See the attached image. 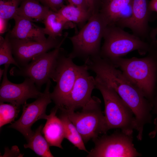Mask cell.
I'll return each mask as SVG.
<instances>
[{
  "instance_id": "obj_10",
  "label": "cell",
  "mask_w": 157,
  "mask_h": 157,
  "mask_svg": "<svg viewBox=\"0 0 157 157\" xmlns=\"http://www.w3.org/2000/svg\"><path fill=\"white\" fill-rule=\"evenodd\" d=\"M9 64L4 65L3 79L0 87V102H8L19 107L30 98L37 99L42 96L35 83L30 78H26L22 83L16 84L8 80L7 72Z\"/></svg>"
},
{
  "instance_id": "obj_31",
  "label": "cell",
  "mask_w": 157,
  "mask_h": 157,
  "mask_svg": "<svg viewBox=\"0 0 157 157\" xmlns=\"http://www.w3.org/2000/svg\"><path fill=\"white\" fill-rule=\"evenodd\" d=\"M157 35V27L151 30L150 32L149 36L151 41L155 40L156 39Z\"/></svg>"
},
{
  "instance_id": "obj_11",
  "label": "cell",
  "mask_w": 157,
  "mask_h": 157,
  "mask_svg": "<svg viewBox=\"0 0 157 157\" xmlns=\"http://www.w3.org/2000/svg\"><path fill=\"white\" fill-rule=\"evenodd\" d=\"M68 33H66L61 40L48 37L46 40L42 42L10 39L14 58L20 67H24L35 57L63 43Z\"/></svg>"
},
{
  "instance_id": "obj_20",
  "label": "cell",
  "mask_w": 157,
  "mask_h": 157,
  "mask_svg": "<svg viewBox=\"0 0 157 157\" xmlns=\"http://www.w3.org/2000/svg\"><path fill=\"white\" fill-rule=\"evenodd\" d=\"M43 127L42 125L38 127L34 132L31 137L27 140L28 143L24 144V147L31 149L41 157H54L50 150L49 143L42 134Z\"/></svg>"
},
{
  "instance_id": "obj_22",
  "label": "cell",
  "mask_w": 157,
  "mask_h": 157,
  "mask_svg": "<svg viewBox=\"0 0 157 157\" xmlns=\"http://www.w3.org/2000/svg\"><path fill=\"white\" fill-rule=\"evenodd\" d=\"M11 44L10 40L9 33L5 38L1 36L0 38V65L12 64L18 68L21 67L12 56Z\"/></svg>"
},
{
  "instance_id": "obj_27",
  "label": "cell",
  "mask_w": 157,
  "mask_h": 157,
  "mask_svg": "<svg viewBox=\"0 0 157 157\" xmlns=\"http://www.w3.org/2000/svg\"><path fill=\"white\" fill-rule=\"evenodd\" d=\"M47 1L50 9L56 12L64 5V0H47Z\"/></svg>"
},
{
  "instance_id": "obj_13",
  "label": "cell",
  "mask_w": 157,
  "mask_h": 157,
  "mask_svg": "<svg viewBox=\"0 0 157 157\" xmlns=\"http://www.w3.org/2000/svg\"><path fill=\"white\" fill-rule=\"evenodd\" d=\"M147 0H133L132 12L129 18L120 21L115 25L122 28L130 29L133 34L144 40L149 39V26L151 13Z\"/></svg>"
},
{
  "instance_id": "obj_17",
  "label": "cell",
  "mask_w": 157,
  "mask_h": 157,
  "mask_svg": "<svg viewBox=\"0 0 157 157\" xmlns=\"http://www.w3.org/2000/svg\"><path fill=\"white\" fill-rule=\"evenodd\" d=\"M43 22L45 25L44 28L45 34L54 39L61 36L64 29L74 27L72 22H66L57 12L50 9Z\"/></svg>"
},
{
  "instance_id": "obj_33",
  "label": "cell",
  "mask_w": 157,
  "mask_h": 157,
  "mask_svg": "<svg viewBox=\"0 0 157 157\" xmlns=\"http://www.w3.org/2000/svg\"><path fill=\"white\" fill-rule=\"evenodd\" d=\"M108 0H99L102 6L108 1Z\"/></svg>"
},
{
  "instance_id": "obj_16",
  "label": "cell",
  "mask_w": 157,
  "mask_h": 157,
  "mask_svg": "<svg viewBox=\"0 0 157 157\" xmlns=\"http://www.w3.org/2000/svg\"><path fill=\"white\" fill-rule=\"evenodd\" d=\"M58 108H53L48 116L47 122L42 130L50 146H54L63 149L61 144L65 138L64 128L59 117L56 115Z\"/></svg>"
},
{
  "instance_id": "obj_24",
  "label": "cell",
  "mask_w": 157,
  "mask_h": 157,
  "mask_svg": "<svg viewBox=\"0 0 157 157\" xmlns=\"http://www.w3.org/2000/svg\"><path fill=\"white\" fill-rule=\"evenodd\" d=\"M22 0H0V17L8 20L14 19Z\"/></svg>"
},
{
  "instance_id": "obj_7",
  "label": "cell",
  "mask_w": 157,
  "mask_h": 157,
  "mask_svg": "<svg viewBox=\"0 0 157 157\" xmlns=\"http://www.w3.org/2000/svg\"><path fill=\"white\" fill-rule=\"evenodd\" d=\"M62 43L52 51L41 54L34 58L27 65L17 69L13 67L10 74L31 79L40 89L44 84L52 79L55 71Z\"/></svg>"
},
{
  "instance_id": "obj_8",
  "label": "cell",
  "mask_w": 157,
  "mask_h": 157,
  "mask_svg": "<svg viewBox=\"0 0 157 157\" xmlns=\"http://www.w3.org/2000/svg\"><path fill=\"white\" fill-rule=\"evenodd\" d=\"M133 134L121 131L93 140L94 147L88 153L89 157H136L141 154L135 147Z\"/></svg>"
},
{
  "instance_id": "obj_6",
  "label": "cell",
  "mask_w": 157,
  "mask_h": 157,
  "mask_svg": "<svg viewBox=\"0 0 157 157\" xmlns=\"http://www.w3.org/2000/svg\"><path fill=\"white\" fill-rule=\"evenodd\" d=\"M62 51L52 78L56 85L50 94L55 106L60 110L65 107L81 67L74 64L68 55L62 53Z\"/></svg>"
},
{
  "instance_id": "obj_18",
  "label": "cell",
  "mask_w": 157,
  "mask_h": 157,
  "mask_svg": "<svg viewBox=\"0 0 157 157\" xmlns=\"http://www.w3.org/2000/svg\"><path fill=\"white\" fill-rule=\"evenodd\" d=\"M47 6H43L36 0H22L18 7L17 15L32 21L44 20L50 9Z\"/></svg>"
},
{
  "instance_id": "obj_28",
  "label": "cell",
  "mask_w": 157,
  "mask_h": 157,
  "mask_svg": "<svg viewBox=\"0 0 157 157\" xmlns=\"http://www.w3.org/2000/svg\"><path fill=\"white\" fill-rule=\"evenodd\" d=\"M67 1L68 2L69 4L74 5L84 10H89L85 0H67Z\"/></svg>"
},
{
  "instance_id": "obj_29",
  "label": "cell",
  "mask_w": 157,
  "mask_h": 157,
  "mask_svg": "<svg viewBox=\"0 0 157 157\" xmlns=\"http://www.w3.org/2000/svg\"><path fill=\"white\" fill-rule=\"evenodd\" d=\"M8 20L0 17V34L4 33L7 29Z\"/></svg>"
},
{
  "instance_id": "obj_14",
  "label": "cell",
  "mask_w": 157,
  "mask_h": 157,
  "mask_svg": "<svg viewBox=\"0 0 157 157\" xmlns=\"http://www.w3.org/2000/svg\"><path fill=\"white\" fill-rule=\"evenodd\" d=\"M15 26L9 33L11 38L42 42L46 40L44 28L40 27L28 18L17 15Z\"/></svg>"
},
{
  "instance_id": "obj_15",
  "label": "cell",
  "mask_w": 157,
  "mask_h": 157,
  "mask_svg": "<svg viewBox=\"0 0 157 157\" xmlns=\"http://www.w3.org/2000/svg\"><path fill=\"white\" fill-rule=\"evenodd\" d=\"M133 0H108L99 12L107 25H115L118 22L129 17L132 12Z\"/></svg>"
},
{
  "instance_id": "obj_4",
  "label": "cell",
  "mask_w": 157,
  "mask_h": 157,
  "mask_svg": "<svg viewBox=\"0 0 157 157\" xmlns=\"http://www.w3.org/2000/svg\"><path fill=\"white\" fill-rule=\"evenodd\" d=\"M107 24L99 12L92 14L78 33L69 37L73 45L68 56L80 58L85 62L99 55L101 42Z\"/></svg>"
},
{
  "instance_id": "obj_23",
  "label": "cell",
  "mask_w": 157,
  "mask_h": 157,
  "mask_svg": "<svg viewBox=\"0 0 157 157\" xmlns=\"http://www.w3.org/2000/svg\"><path fill=\"white\" fill-rule=\"evenodd\" d=\"M19 108L10 104H0V127L11 123L17 117L19 111Z\"/></svg>"
},
{
  "instance_id": "obj_34",
  "label": "cell",
  "mask_w": 157,
  "mask_h": 157,
  "mask_svg": "<svg viewBox=\"0 0 157 157\" xmlns=\"http://www.w3.org/2000/svg\"><path fill=\"white\" fill-rule=\"evenodd\" d=\"M42 3L45 4L46 6H47V0H39Z\"/></svg>"
},
{
  "instance_id": "obj_30",
  "label": "cell",
  "mask_w": 157,
  "mask_h": 157,
  "mask_svg": "<svg viewBox=\"0 0 157 157\" xmlns=\"http://www.w3.org/2000/svg\"><path fill=\"white\" fill-rule=\"evenodd\" d=\"M148 6L150 11L157 13V0H151L148 4Z\"/></svg>"
},
{
  "instance_id": "obj_3",
  "label": "cell",
  "mask_w": 157,
  "mask_h": 157,
  "mask_svg": "<svg viewBox=\"0 0 157 157\" xmlns=\"http://www.w3.org/2000/svg\"><path fill=\"white\" fill-rule=\"evenodd\" d=\"M103 38L104 41L100 56L110 62L134 51L140 55H145L150 46V42L130 34L115 25L107 26Z\"/></svg>"
},
{
  "instance_id": "obj_26",
  "label": "cell",
  "mask_w": 157,
  "mask_h": 157,
  "mask_svg": "<svg viewBox=\"0 0 157 157\" xmlns=\"http://www.w3.org/2000/svg\"><path fill=\"white\" fill-rule=\"evenodd\" d=\"M89 10L92 15L99 12L101 8V4L99 0H85Z\"/></svg>"
},
{
  "instance_id": "obj_1",
  "label": "cell",
  "mask_w": 157,
  "mask_h": 157,
  "mask_svg": "<svg viewBox=\"0 0 157 157\" xmlns=\"http://www.w3.org/2000/svg\"><path fill=\"white\" fill-rule=\"evenodd\" d=\"M145 57L117 58L112 63L152 104L157 88V39L150 43Z\"/></svg>"
},
{
  "instance_id": "obj_9",
  "label": "cell",
  "mask_w": 157,
  "mask_h": 157,
  "mask_svg": "<svg viewBox=\"0 0 157 157\" xmlns=\"http://www.w3.org/2000/svg\"><path fill=\"white\" fill-rule=\"evenodd\" d=\"M51 83L49 80L46 83L42 95L35 101L29 104L26 102L23 105L21 117L8 126L19 131L27 140L33 133L31 129L33 124L39 119H47L48 115L46 113V108L52 100L49 91Z\"/></svg>"
},
{
  "instance_id": "obj_19",
  "label": "cell",
  "mask_w": 157,
  "mask_h": 157,
  "mask_svg": "<svg viewBox=\"0 0 157 157\" xmlns=\"http://www.w3.org/2000/svg\"><path fill=\"white\" fill-rule=\"evenodd\" d=\"M57 13L66 22H73L83 26L92 15L89 10H84L70 4L64 5Z\"/></svg>"
},
{
  "instance_id": "obj_2",
  "label": "cell",
  "mask_w": 157,
  "mask_h": 157,
  "mask_svg": "<svg viewBox=\"0 0 157 157\" xmlns=\"http://www.w3.org/2000/svg\"><path fill=\"white\" fill-rule=\"evenodd\" d=\"M95 80V88L100 91L104 101L107 131L119 129L127 134H133L135 120L132 110L111 87L96 76Z\"/></svg>"
},
{
  "instance_id": "obj_25",
  "label": "cell",
  "mask_w": 157,
  "mask_h": 157,
  "mask_svg": "<svg viewBox=\"0 0 157 157\" xmlns=\"http://www.w3.org/2000/svg\"><path fill=\"white\" fill-rule=\"evenodd\" d=\"M152 105L153 109L156 114V117L154 121L155 125L154 129L149 134V137L151 138H154L157 134V88L152 102Z\"/></svg>"
},
{
  "instance_id": "obj_32",
  "label": "cell",
  "mask_w": 157,
  "mask_h": 157,
  "mask_svg": "<svg viewBox=\"0 0 157 157\" xmlns=\"http://www.w3.org/2000/svg\"><path fill=\"white\" fill-rule=\"evenodd\" d=\"M4 71V69H0V80H1V77L3 75Z\"/></svg>"
},
{
  "instance_id": "obj_12",
  "label": "cell",
  "mask_w": 157,
  "mask_h": 157,
  "mask_svg": "<svg viewBox=\"0 0 157 157\" xmlns=\"http://www.w3.org/2000/svg\"><path fill=\"white\" fill-rule=\"evenodd\" d=\"M85 64L81 67L64 108L60 110L75 111L82 108L91 99V94L95 88V80L88 72Z\"/></svg>"
},
{
  "instance_id": "obj_21",
  "label": "cell",
  "mask_w": 157,
  "mask_h": 157,
  "mask_svg": "<svg viewBox=\"0 0 157 157\" xmlns=\"http://www.w3.org/2000/svg\"><path fill=\"white\" fill-rule=\"evenodd\" d=\"M62 112L59 118L64 125L65 138L80 150L89 152L85 147L83 139L77 128L69 118L67 113Z\"/></svg>"
},
{
  "instance_id": "obj_5",
  "label": "cell",
  "mask_w": 157,
  "mask_h": 157,
  "mask_svg": "<svg viewBox=\"0 0 157 157\" xmlns=\"http://www.w3.org/2000/svg\"><path fill=\"white\" fill-rule=\"evenodd\" d=\"M101 102L99 98L93 96L82 108L81 112L61 110L67 113L84 143L95 139L100 134H105L107 132L104 114L101 109Z\"/></svg>"
}]
</instances>
